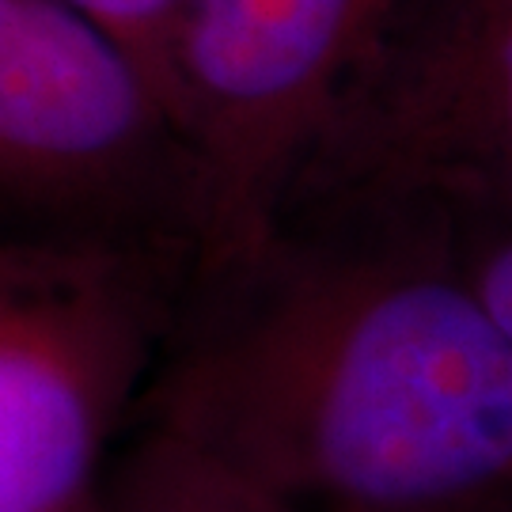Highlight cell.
I'll list each match as a JSON object with an SVG mask.
<instances>
[{
	"mask_svg": "<svg viewBox=\"0 0 512 512\" xmlns=\"http://www.w3.org/2000/svg\"><path fill=\"white\" fill-rule=\"evenodd\" d=\"M285 512L512 505V342L440 239L277 232L190 281L137 406Z\"/></svg>",
	"mask_w": 512,
	"mask_h": 512,
	"instance_id": "6da1fadb",
	"label": "cell"
},
{
	"mask_svg": "<svg viewBox=\"0 0 512 512\" xmlns=\"http://www.w3.org/2000/svg\"><path fill=\"white\" fill-rule=\"evenodd\" d=\"M512 224V0H406L277 232L459 239Z\"/></svg>",
	"mask_w": 512,
	"mask_h": 512,
	"instance_id": "7a4b0ae2",
	"label": "cell"
},
{
	"mask_svg": "<svg viewBox=\"0 0 512 512\" xmlns=\"http://www.w3.org/2000/svg\"><path fill=\"white\" fill-rule=\"evenodd\" d=\"M467 289L512 342V224L471 232L444 243Z\"/></svg>",
	"mask_w": 512,
	"mask_h": 512,
	"instance_id": "ba28073f",
	"label": "cell"
},
{
	"mask_svg": "<svg viewBox=\"0 0 512 512\" xmlns=\"http://www.w3.org/2000/svg\"><path fill=\"white\" fill-rule=\"evenodd\" d=\"M486 512H512V505H501V509H486Z\"/></svg>",
	"mask_w": 512,
	"mask_h": 512,
	"instance_id": "9c48e42d",
	"label": "cell"
},
{
	"mask_svg": "<svg viewBox=\"0 0 512 512\" xmlns=\"http://www.w3.org/2000/svg\"><path fill=\"white\" fill-rule=\"evenodd\" d=\"M95 512H285L183 440L133 425Z\"/></svg>",
	"mask_w": 512,
	"mask_h": 512,
	"instance_id": "8992f818",
	"label": "cell"
},
{
	"mask_svg": "<svg viewBox=\"0 0 512 512\" xmlns=\"http://www.w3.org/2000/svg\"><path fill=\"white\" fill-rule=\"evenodd\" d=\"M406 0H179L171 107L198 164L194 281L243 270Z\"/></svg>",
	"mask_w": 512,
	"mask_h": 512,
	"instance_id": "5b68a950",
	"label": "cell"
},
{
	"mask_svg": "<svg viewBox=\"0 0 512 512\" xmlns=\"http://www.w3.org/2000/svg\"><path fill=\"white\" fill-rule=\"evenodd\" d=\"M194 258L0 239V512H95Z\"/></svg>",
	"mask_w": 512,
	"mask_h": 512,
	"instance_id": "3957f363",
	"label": "cell"
},
{
	"mask_svg": "<svg viewBox=\"0 0 512 512\" xmlns=\"http://www.w3.org/2000/svg\"><path fill=\"white\" fill-rule=\"evenodd\" d=\"M0 239L167 247L198 266L183 129L145 65L69 0H0Z\"/></svg>",
	"mask_w": 512,
	"mask_h": 512,
	"instance_id": "277c9868",
	"label": "cell"
},
{
	"mask_svg": "<svg viewBox=\"0 0 512 512\" xmlns=\"http://www.w3.org/2000/svg\"><path fill=\"white\" fill-rule=\"evenodd\" d=\"M69 4L88 12L95 23H103L110 35L145 65V73L152 76V84L160 88V95L171 107L167 57H171V31H175L179 0H69Z\"/></svg>",
	"mask_w": 512,
	"mask_h": 512,
	"instance_id": "52a82bcc",
	"label": "cell"
}]
</instances>
